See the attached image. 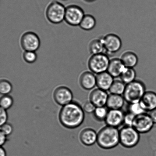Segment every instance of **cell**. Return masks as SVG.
Segmentation results:
<instances>
[{
    "label": "cell",
    "mask_w": 156,
    "mask_h": 156,
    "mask_svg": "<svg viewBox=\"0 0 156 156\" xmlns=\"http://www.w3.org/2000/svg\"><path fill=\"white\" fill-rule=\"evenodd\" d=\"M136 116L131 113L128 112L125 113L124 118L123 125L124 126L133 127L134 118Z\"/></svg>",
    "instance_id": "30"
},
{
    "label": "cell",
    "mask_w": 156,
    "mask_h": 156,
    "mask_svg": "<svg viewBox=\"0 0 156 156\" xmlns=\"http://www.w3.org/2000/svg\"><path fill=\"white\" fill-rule=\"evenodd\" d=\"M84 1L87 2L91 3L94 2L96 1V0H84Z\"/></svg>",
    "instance_id": "37"
},
{
    "label": "cell",
    "mask_w": 156,
    "mask_h": 156,
    "mask_svg": "<svg viewBox=\"0 0 156 156\" xmlns=\"http://www.w3.org/2000/svg\"><path fill=\"white\" fill-rule=\"evenodd\" d=\"M53 98L58 104L63 106L72 102L73 94L69 88L65 86H60L55 90Z\"/></svg>",
    "instance_id": "11"
},
{
    "label": "cell",
    "mask_w": 156,
    "mask_h": 156,
    "mask_svg": "<svg viewBox=\"0 0 156 156\" xmlns=\"http://www.w3.org/2000/svg\"><path fill=\"white\" fill-rule=\"evenodd\" d=\"M125 114L122 110H109L105 123L107 126L118 128L123 125Z\"/></svg>",
    "instance_id": "12"
},
{
    "label": "cell",
    "mask_w": 156,
    "mask_h": 156,
    "mask_svg": "<svg viewBox=\"0 0 156 156\" xmlns=\"http://www.w3.org/2000/svg\"><path fill=\"white\" fill-rule=\"evenodd\" d=\"M126 67L120 58H115L110 59L107 72L113 77H120Z\"/></svg>",
    "instance_id": "18"
},
{
    "label": "cell",
    "mask_w": 156,
    "mask_h": 156,
    "mask_svg": "<svg viewBox=\"0 0 156 156\" xmlns=\"http://www.w3.org/2000/svg\"><path fill=\"white\" fill-rule=\"evenodd\" d=\"M99 147L105 150L115 148L120 144V132L118 128L106 126L98 132L97 143Z\"/></svg>",
    "instance_id": "2"
},
{
    "label": "cell",
    "mask_w": 156,
    "mask_h": 156,
    "mask_svg": "<svg viewBox=\"0 0 156 156\" xmlns=\"http://www.w3.org/2000/svg\"><path fill=\"white\" fill-rule=\"evenodd\" d=\"M109 109L106 106L97 107L93 113V117L99 122H105Z\"/></svg>",
    "instance_id": "25"
},
{
    "label": "cell",
    "mask_w": 156,
    "mask_h": 156,
    "mask_svg": "<svg viewBox=\"0 0 156 156\" xmlns=\"http://www.w3.org/2000/svg\"><path fill=\"white\" fill-rule=\"evenodd\" d=\"M66 9L62 3L52 2L49 5L46 11L47 19L53 24H60L65 20Z\"/></svg>",
    "instance_id": "6"
},
{
    "label": "cell",
    "mask_w": 156,
    "mask_h": 156,
    "mask_svg": "<svg viewBox=\"0 0 156 156\" xmlns=\"http://www.w3.org/2000/svg\"><path fill=\"white\" fill-rule=\"evenodd\" d=\"M136 76V73L134 68L126 67L120 77V80L126 85L135 81Z\"/></svg>",
    "instance_id": "23"
},
{
    "label": "cell",
    "mask_w": 156,
    "mask_h": 156,
    "mask_svg": "<svg viewBox=\"0 0 156 156\" xmlns=\"http://www.w3.org/2000/svg\"><path fill=\"white\" fill-rule=\"evenodd\" d=\"M146 92V86L143 81L136 79L126 85L123 97L128 104L137 103L141 100Z\"/></svg>",
    "instance_id": "3"
},
{
    "label": "cell",
    "mask_w": 156,
    "mask_h": 156,
    "mask_svg": "<svg viewBox=\"0 0 156 156\" xmlns=\"http://www.w3.org/2000/svg\"><path fill=\"white\" fill-rule=\"evenodd\" d=\"M96 20L94 16L91 15H85L83 18L79 26L81 28L85 31L93 30L95 27Z\"/></svg>",
    "instance_id": "22"
},
{
    "label": "cell",
    "mask_w": 156,
    "mask_h": 156,
    "mask_svg": "<svg viewBox=\"0 0 156 156\" xmlns=\"http://www.w3.org/2000/svg\"><path fill=\"white\" fill-rule=\"evenodd\" d=\"M79 83L83 89L93 90L96 86V76L91 71L84 72L80 77Z\"/></svg>",
    "instance_id": "16"
},
{
    "label": "cell",
    "mask_w": 156,
    "mask_h": 156,
    "mask_svg": "<svg viewBox=\"0 0 156 156\" xmlns=\"http://www.w3.org/2000/svg\"><path fill=\"white\" fill-rule=\"evenodd\" d=\"M125 102L123 96L110 94L108 95L106 106L109 110H122Z\"/></svg>",
    "instance_id": "20"
},
{
    "label": "cell",
    "mask_w": 156,
    "mask_h": 156,
    "mask_svg": "<svg viewBox=\"0 0 156 156\" xmlns=\"http://www.w3.org/2000/svg\"><path fill=\"white\" fill-rule=\"evenodd\" d=\"M120 59L126 68H134L138 63V57L134 52L127 50L122 53Z\"/></svg>",
    "instance_id": "19"
},
{
    "label": "cell",
    "mask_w": 156,
    "mask_h": 156,
    "mask_svg": "<svg viewBox=\"0 0 156 156\" xmlns=\"http://www.w3.org/2000/svg\"><path fill=\"white\" fill-rule=\"evenodd\" d=\"M82 108L84 112L87 114H93L96 107L90 100H89L84 103Z\"/></svg>",
    "instance_id": "31"
},
{
    "label": "cell",
    "mask_w": 156,
    "mask_h": 156,
    "mask_svg": "<svg viewBox=\"0 0 156 156\" xmlns=\"http://www.w3.org/2000/svg\"><path fill=\"white\" fill-rule=\"evenodd\" d=\"M79 138L83 144L91 146L97 143L98 132L92 128H85L80 133Z\"/></svg>",
    "instance_id": "14"
},
{
    "label": "cell",
    "mask_w": 156,
    "mask_h": 156,
    "mask_svg": "<svg viewBox=\"0 0 156 156\" xmlns=\"http://www.w3.org/2000/svg\"><path fill=\"white\" fill-rule=\"evenodd\" d=\"M23 58L26 62L29 63H33L37 59V56L36 52L25 51L23 53Z\"/></svg>",
    "instance_id": "29"
},
{
    "label": "cell",
    "mask_w": 156,
    "mask_h": 156,
    "mask_svg": "<svg viewBox=\"0 0 156 156\" xmlns=\"http://www.w3.org/2000/svg\"><path fill=\"white\" fill-rule=\"evenodd\" d=\"M154 124H156V108L148 113Z\"/></svg>",
    "instance_id": "35"
},
{
    "label": "cell",
    "mask_w": 156,
    "mask_h": 156,
    "mask_svg": "<svg viewBox=\"0 0 156 156\" xmlns=\"http://www.w3.org/2000/svg\"><path fill=\"white\" fill-rule=\"evenodd\" d=\"M0 156H7L6 151L2 147L0 148Z\"/></svg>",
    "instance_id": "36"
},
{
    "label": "cell",
    "mask_w": 156,
    "mask_h": 156,
    "mask_svg": "<svg viewBox=\"0 0 156 156\" xmlns=\"http://www.w3.org/2000/svg\"><path fill=\"white\" fill-rule=\"evenodd\" d=\"M59 121L65 127L75 129L82 124L85 119L82 107L75 102H71L62 107L59 114Z\"/></svg>",
    "instance_id": "1"
},
{
    "label": "cell",
    "mask_w": 156,
    "mask_h": 156,
    "mask_svg": "<svg viewBox=\"0 0 156 156\" xmlns=\"http://www.w3.org/2000/svg\"><path fill=\"white\" fill-rule=\"evenodd\" d=\"M128 111L135 116L147 113L142 107L140 102L128 104Z\"/></svg>",
    "instance_id": "26"
},
{
    "label": "cell",
    "mask_w": 156,
    "mask_h": 156,
    "mask_svg": "<svg viewBox=\"0 0 156 156\" xmlns=\"http://www.w3.org/2000/svg\"><path fill=\"white\" fill-rule=\"evenodd\" d=\"M20 44L21 47L25 51L36 52L40 46L41 41L36 34L28 31L24 33L21 36Z\"/></svg>",
    "instance_id": "9"
},
{
    "label": "cell",
    "mask_w": 156,
    "mask_h": 156,
    "mask_svg": "<svg viewBox=\"0 0 156 156\" xmlns=\"http://www.w3.org/2000/svg\"><path fill=\"white\" fill-rule=\"evenodd\" d=\"M96 86L105 91H108L114 82V78L106 71L96 75Z\"/></svg>",
    "instance_id": "17"
},
{
    "label": "cell",
    "mask_w": 156,
    "mask_h": 156,
    "mask_svg": "<svg viewBox=\"0 0 156 156\" xmlns=\"http://www.w3.org/2000/svg\"><path fill=\"white\" fill-rule=\"evenodd\" d=\"M7 136L2 132H1L0 133V145L1 147H2L7 141Z\"/></svg>",
    "instance_id": "34"
},
{
    "label": "cell",
    "mask_w": 156,
    "mask_h": 156,
    "mask_svg": "<svg viewBox=\"0 0 156 156\" xmlns=\"http://www.w3.org/2000/svg\"><path fill=\"white\" fill-rule=\"evenodd\" d=\"M12 85L9 81L5 79H1L0 82V93L3 96L7 95L11 92Z\"/></svg>",
    "instance_id": "27"
},
{
    "label": "cell",
    "mask_w": 156,
    "mask_h": 156,
    "mask_svg": "<svg viewBox=\"0 0 156 156\" xmlns=\"http://www.w3.org/2000/svg\"><path fill=\"white\" fill-rule=\"evenodd\" d=\"M120 144L123 147L131 149L140 142V134L133 127L124 126L119 129Z\"/></svg>",
    "instance_id": "4"
},
{
    "label": "cell",
    "mask_w": 156,
    "mask_h": 156,
    "mask_svg": "<svg viewBox=\"0 0 156 156\" xmlns=\"http://www.w3.org/2000/svg\"><path fill=\"white\" fill-rule=\"evenodd\" d=\"M1 114H0V118H1V121H0V125L1 126L2 125L7 123L8 119V114L6 110L3 108H1Z\"/></svg>",
    "instance_id": "33"
},
{
    "label": "cell",
    "mask_w": 156,
    "mask_h": 156,
    "mask_svg": "<svg viewBox=\"0 0 156 156\" xmlns=\"http://www.w3.org/2000/svg\"><path fill=\"white\" fill-rule=\"evenodd\" d=\"M154 124L149 114L145 113L136 116L133 127L140 134H146L152 129Z\"/></svg>",
    "instance_id": "8"
},
{
    "label": "cell",
    "mask_w": 156,
    "mask_h": 156,
    "mask_svg": "<svg viewBox=\"0 0 156 156\" xmlns=\"http://www.w3.org/2000/svg\"><path fill=\"white\" fill-rule=\"evenodd\" d=\"M105 52L108 54H114L120 50L122 47V41L117 34L109 33L102 37Z\"/></svg>",
    "instance_id": "10"
},
{
    "label": "cell",
    "mask_w": 156,
    "mask_h": 156,
    "mask_svg": "<svg viewBox=\"0 0 156 156\" xmlns=\"http://www.w3.org/2000/svg\"><path fill=\"white\" fill-rule=\"evenodd\" d=\"M62 1H67V0H62Z\"/></svg>",
    "instance_id": "38"
},
{
    "label": "cell",
    "mask_w": 156,
    "mask_h": 156,
    "mask_svg": "<svg viewBox=\"0 0 156 156\" xmlns=\"http://www.w3.org/2000/svg\"><path fill=\"white\" fill-rule=\"evenodd\" d=\"M110 59L105 53L92 55L89 59L88 66L90 71L96 75L107 71Z\"/></svg>",
    "instance_id": "5"
},
{
    "label": "cell",
    "mask_w": 156,
    "mask_h": 156,
    "mask_svg": "<svg viewBox=\"0 0 156 156\" xmlns=\"http://www.w3.org/2000/svg\"><path fill=\"white\" fill-rule=\"evenodd\" d=\"M108 95L107 91L97 88L90 93L89 100L96 107L106 106Z\"/></svg>",
    "instance_id": "13"
},
{
    "label": "cell",
    "mask_w": 156,
    "mask_h": 156,
    "mask_svg": "<svg viewBox=\"0 0 156 156\" xmlns=\"http://www.w3.org/2000/svg\"><path fill=\"white\" fill-rule=\"evenodd\" d=\"M126 85L121 80H114L109 91L110 94L123 96Z\"/></svg>",
    "instance_id": "24"
},
{
    "label": "cell",
    "mask_w": 156,
    "mask_h": 156,
    "mask_svg": "<svg viewBox=\"0 0 156 156\" xmlns=\"http://www.w3.org/2000/svg\"><path fill=\"white\" fill-rule=\"evenodd\" d=\"M13 127L10 123H6L1 126V132L7 136L10 135L13 131Z\"/></svg>",
    "instance_id": "32"
},
{
    "label": "cell",
    "mask_w": 156,
    "mask_h": 156,
    "mask_svg": "<svg viewBox=\"0 0 156 156\" xmlns=\"http://www.w3.org/2000/svg\"><path fill=\"white\" fill-rule=\"evenodd\" d=\"M88 50L92 55L105 53V49L102 37L92 40L89 44Z\"/></svg>",
    "instance_id": "21"
},
{
    "label": "cell",
    "mask_w": 156,
    "mask_h": 156,
    "mask_svg": "<svg viewBox=\"0 0 156 156\" xmlns=\"http://www.w3.org/2000/svg\"><path fill=\"white\" fill-rule=\"evenodd\" d=\"M13 100L10 96L4 95L2 97L0 100L1 108L5 110L9 109L13 105Z\"/></svg>",
    "instance_id": "28"
},
{
    "label": "cell",
    "mask_w": 156,
    "mask_h": 156,
    "mask_svg": "<svg viewBox=\"0 0 156 156\" xmlns=\"http://www.w3.org/2000/svg\"><path fill=\"white\" fill-rule=\"evenodd\" d=\"M140 103L146 112L149 113L156 109V93L152 91H146Z\"/></svg>",
    "instance_id": "15"
},
{
    "label": "cell",
    "mask_w": 156,
    "mask_h": 156,
    "mask_svg": "<svg viewBox=\"0 0 156 156\" xmlns=\"http://www.w3.org/2000/svg\"><path fill=\"white\" fill-rule=\"evenodd\" d=\"M85 15L82 8L75 5H71L66 7L65 20L70 25L79 26Z\"/></svg>",
    "instance_id": "7"
}]
</instances>
